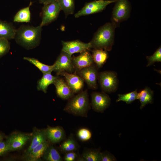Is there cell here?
Returning <instances> with one entry per match:
<instances>
[{"mask_svg":"<svg viewBox=\"0 0 161 161\" xmlns=\"http://www.w3.org/2000/svg\"><path fill=\"white\" fill-rule=\"evenodd\" d=\"M42 27L22 25L16 29L14 39L16 42L27 49H32L40 43Z\"/></svg>","mask_w":161,"mask_h":161,"instance_id":"6da1fadb","label":"cell"},{"mask_svg":"<svg viewBox=\"0 0 161 161\" xmlns=\"http://www.w3.org/2000/svg\"><path fill=\"white\" fill-rule=\"evenodd\" d=\"M117 26L112 22L106 23L99 28L90 42L91 48L111 51L114 43L115 29Z\"/></svg>","mask_w":161,"mask_h":161,"instance_id":"7a4b0ae2","label":"cell"},{"mask_svg":"<svg viewBox=\"0 0 161 161\" xmlns=\"http://www.w3.org/2000/svg\"><path fill=\"white\" fill-rule=\"evenodd\" d=\"M64 111L75 116L87 117L90 109L88 90L82 91L69 99Z\"/></svg>","mask_w":161,"mask_h":161,"instance_id":"3957f363","label":"cell"},{"mask_svg":"<svg viewBox=\"0 0 161 161\" xmlns=\"http://www.w3.org/2000/svg\"><path fill=\"white\" fill-rule=\"evenodd\" d=\"M101 89L106 93L115 92L118 87L117 74L114 71H104L98 73V79Z\"/></svg>","mask_w":161,"mask_h":161,"instance_id":"277c9868","label":"cell"},{"mask_svg":"<svg viewBox=\"0 0 161 161\" xmlns=\"http://www.w3.org/2000/svg\"><path fill=\"white\" fill-rule=\"evenodd\" d=\"M117 0H97L86 3L76 13L75 18L99 13L102 11L109 4L115 2Z\"/></svg>","mask_w":161,"mask_h":161,"instance_id":"5b68a950","label":"cell"},{"mask_svg":"<svg viewBox=\"0 0 161 161\" xmlns=\"http://www.w3.org/2000/svg\"><path fill=\"white\" fill-rule=\"evenodd\" d=\"M112 13V22L117 24L126 20L130 15V4L128 0H117Z\"/></svg>","mask_w":161,"mask_h":161,"instance_id":"8992f818","label":"cell"},{"mask_svg":"<svg viewBox=\"0 0 161 161\" xmlns=\"http://www.w3.org/2000/svg\"><path fill=\"white\" fill-rule=\"evenodd\" d=\"M61 10L57 1L49 4L44 5L41 13L42 20L40 25L42 27L55 21L58 17Z\"/></svg>","mask_w":161,"mask_h":161,"instance_id":"52a82bcc","label":"cell"},{"mask_svg":"<svg viewBox=\"0 0 161 161\" xmlns=\"http://www.w3.org/2000/svg\"><path fill=\"white\" fill-rule=\"evenodd\" d=\"M53 65V71L56 72V74L63 71L70 73L75 72L72 62V55L64 51H61Z\"/></svg>","mask_w":161,"mask_h":161,"instance_id":"ba28073f","label":"cell"},{"mask_svg":"<svg viewBox=\"0 0 161 161\" xmlns=\"http://www.w3.org/2000/svg\"><path fill=\"white\" fill-rule=\"evenodd\" d=\"M97 67L93 64L75 72L82 78L89 88L92 89L97 88L98 73Z\"/></svg>","mask_w":161,"mask_h":161,"instance_id":"9c48e42d","label":"cell"},{"mask_svg":"<svg viewBox=\"0 0 161 161\" xmlns=\"http://www.w3.org/2000/svg\"><path fill=\"white\" fill-rule=\"evenodd\" d=\"M91 106L98 112H103L110 105L111 99L106 93L95 92L91 94Z\"/></svg>","mask_w":161,"mask_h":161,"instance_id":"30bf717a","label":"cell"},{"mask_svg":"<svg viewBox=\"0 0 161 161\" xmlns=\"http://www.w3.org/2000/svg\"><path fill=\"white\" fill-rule=\"evenodd\" d=\"M56 75L57 76L60 75L64 77L65 81L74 94L83 91L84 81L81 77L75 72L70 73L63 71Z\"/></svg>","mask_w":161,"mask_h":161,"instance_id":"8fae6325","label":"cell"},{"mask_svg":"<svg viewBox=\"0 0 161 161\" xmlns=\"http://www.w3.org/2000/svg\"><path fill=\"white\" fill-rule=\"evenodd\" d=\"M61 43V51L71 55L75 53H80L91 48L90 42L85 43L78 39L70 41H62Z\"/></svg>","mask_w":161,"mask_h":161,"instance_id":"7c38bea8","label":"cell"},{"mask_svg":"<svg viewBox=\"0 0 161 161\" xmlns=\"http://www.w3.org/2000/svg\"><path fill=\"white\" fill-rule=\"evenodd\" d=\"M30 137V135L23 133H18L11 134L6 140L9 151L21 149Z\"/></svg>","mask_w":161,"mask_h":161,"instance_id":"4fadbf2b","label":"cell"},{"mask_svg":"<svg viewBox=\"0 0 161 161\" xmlns=\"http://www.w3.org/2000/svg\"><path fill=\"white\" fill-rule=\"evenodd\" d=\"M72 60L75 72L94 64L92 55L89 50L80 53L77 56H73L72 57Z\"/></svg>","mask_w":161,"mask_h":161,"instance_id":"5bb4252c","label":"cell"},{"mask_svg":"<svg viewBox=\"0 0 161 161\" xmlns=\"http://www.w3.org/2000/svg\"><path fill=\"white\" fill-rule=\"evenodd\" d=\"M53 84L55 88L57 96L63 100H69L73 97L74 94L63 79L58 76Z\"/></svg>","mask_w":161,"mask_h":161,"instance_id":"9a60e30c","label":"cell"},{"mask_svg":"<svg viewBox=\"0 0 161 161\" xmlns=\"http://www.w3.org/2000/svg\"><path fill=\"white\" fill-rule=\"evenodd\" d=\"M47 139L50 142L55 143L60 142L65 138V131L62 127L48 126L45 130Z\"/></svg>","mask_w":161,"mask_h":161,"instance_id":"2e32d148","label":"cell"},{"mask_svg":"<svg viewBox=\"0 0 161 161\" xmlns=\"http://www.w3.org/2000/svg\"><path fill=\"white\" fill-rule=\"evenodd\" d=\"M16 29L11 23L0 20V37L8 40L14 39Z\"/></svg>","mask_w":161,"mask_h":161,"instance_id":"e0dca14e","label":"cell"},{"mask_svg":"<svg viewBox=\"0 0 161 161\" xmlns=\"http://www.w3.org/2000/svg\"><path fill=\"white\" fill-rule=\"evenodd\" d=\"M49 145V142L47 140L41 143L26 154V160L30 161H37L39 160L42 157Z\"/></svg>","mask_w":161,"mask_h":161,"instance_id":"ac0fdd59","label":"cell"},{"mask_svg":"<svg viewBox=\"0 0 161 161\" xmlns=\"http://www.w3.org/2000/svg\"><path fill=\"white\" fill-rule=\"evenodd\" d=\"M58 76L52 75L51 72L43 74L42 77L38 81V90L46 93L49 86L53 83Z\"/></svg>","mask_w":161,"mask_h":161,"instance_id":"d6986e66","label":"cell"},{"mask_svg":"<svg viewBox=\"0 0 161 161\" xmlns=\"http://www.w3.org/2000/svg\"><path fill=\"white\" fill-rule=\"evenodd\" d=\"M154 93L149 87H145L138 93L137 99L140 103V109L143 108L146 105L153 102Z\"/></svg>","mask_w":161,"mask_h":161,"instance_id":"ffe728a7","label":"cell"},{"mask_svg":"<svg viewBox=\"0 0 161 161\" xmlns=\"http://www.w3.org/2000/svg\"><path fill=\"white\" fill-rule=\"evenodd\" d=\"M92 52L94 62L96 67L98 68L101 67L109 57L107 51L102 49H93Z\"/></svg>","mask_w":161,"mask_h":161,"instance_id":"44dd1931","label":"cell"},{"mask_svg":"<svg viewBox=\"0 0 161 161\" xmlns=\"http://www.w3.org/2000/svg\"><path fill=\"white\" fill-rule=\"evenodd\" d=\"M46 140L45 130H39L34 132L32 135L31 144L26 151V154L32 149Z\"/></svg>","mask_w":161,"mask_h":161,"instance_id":"7402d4cb","label":"cell"},{"mask_svg":"<svg viewBox=\"0 0 161 161\" xmlns=\"http://www.w3.org/2000/svg\"><path fill=\"white\" fill-rule=\"evenodd\" d=\"M32 3L30 2L28 6L21 9L16 13L13 18L14 22L21 23L30 22L31 19L30 7Z\"/></svg>","mask_w":161,"mask_h":161,"instance_id":"603a6c76","label":"cell"},{"mask_svg":"<svg viewBox=\"0 0 161 161\" xmlns=\"http://www.w3.org/2000/svg\"><path fill=\"white\" fill-rule=\"evenodd\" d=\"M47 161H62V158L57 150L52 146L49 145L42 157Z\"/></svg>","mask_w":161,"mask_h":161,"instance_id":"cb8c5ba5","label":"cell"},{"mask_svg":"<svg viewBox=\"0 0 161 161\" xmlns=\"http://www.w3.org/2000/svg\"><path fill=\"white\" fill-rule=\"evenodd\" d=\"M78 144L74 138L71 135L61 144L60 148L63 152H67L75 151L78 148Z\"/></svg>","mask_w":161,"mask_h":161,"instance_id":"d4e9b609","label":"cell"},{"mask_svg":"<svg viewBox=\"0 0 161 161\" xmlns=\"http://www.w3.org/2000/svg\"><path fill=\"white\" fill-rule=\"evenodd\" d=\"M24 59L27 61L38 69L43 74L51 72L54 71V66L43 64L38 59L32 58L24 57Z\"/></svg>","mask_w":161,"mask_h":161,"instance_id":"484cf974","label":"cell"},{"mask_svg":"<svg viewBox=\"0 0 161 161\" xmlns=\"http://www.w3.org/2000/svg\"><path fill=\"white\" fill-rule=\"evenodd\" d=\"M61 10L66 16L74 13L75 9V0H57Z\"/></svg>","mask_w":161,"mask_h":161,"instance_id":"4316f807","label":"cell"},{"mask_svg":"<svg viewBox=\"0 0 161 161\" xmlns=\"http://www.w3.org/2000/svg\"><path fill=\"white\" fill-rule=\"evenodd\" d=\"M101 153L97 150L89 149L83 153L82 157L85 161H101Z\"/></svg>","mask_w":161,"mask_h":161,"instance_id":"83f0119b","label":"cell"},{"mask_svg":"<svg viewBox=\"0 0 161 161\" xmlns=\"http://www.w3.org/2000/svg\"><path fill=\"white\" fill-rule=\"evenodd\" d=\"M138 93L137 90L125 94H118V98L116 101L118 102L120 101H123L127 104H130L137 99Z\"/></svg>","mask_w":161,"mask_h":161,"instance_id":"f1b7e54d","label":"cell"},{"mask_svg":"<svg viewBox=\"0 0 161 161\" xmlns=\"http://www.w3.org/2000/svg\"><path fill=\"white\" fill-rule=\"evenodd\" d=\"M148 63L147 66H148L154 64L156 62H161V46L156 50L151 55L146 57Z\"/></svg>","mask_w":161,"mask_h":161,"instance_id":"f546056e","label":"cell"},{"mask_svg":"<svg viewBox=\"0 0 161 161\" xmlns=\"http://www.w3.org/2000/svg\"><path fill=\"white\" fill-rule=\"evenodd\" d=\"M77 135L80 140L84 142L88 141L91 138L92 134L91 131L88 129L82 128L78 130Z\"/></svg>","mask_w":161,"mask_h":161,"instance_id":"4dcf8cb0","label":"cell"},{"mask_svg":"<svg viewBox=\"0 0 161 161\" xmlns=\"http://www.w3.org/2000/svg\"><path fill=\"white\" fill-rule=\"evenodd\" d=\"M10 49V44L8 40L0 37V58L8 52Z\"/></svg>","mask_w":161,"mask_h":161,"instance_id":"1f68e13d","label":"cell"},{"mask_svg":"<svg viewBox=\"0 0 161 161\" xmlns=\"http://www.w3.org/2000/svg\"><path fill=\"white\" fill-rule=\"evenodd\" d=\"M115 157L110 153L105 151L101 153V161H116Z\"/></svg>","mask_w":161,"mask_h":161,"instance_id":"d6a6232c","label":"cell"},{"mask_svg":"<svg viewBox=\"0 0 161 161\" xmlns=\"http://www.w3.org/2000/svg\"><path fill=\"white\" fill-rule=\"evenodd\" d=\"M77 158V155L74 151H70L65 153L64 160L65 161H74Z\"/></svg>","mask_w":161,"mask_h":161,"instance_id":"836d02e7","label":"cell"},{"mask_svg":"<svg viewBox=\"0 0 161 161\" xmlns=\"http://www.w3.org/2000/svg\"><path fill=\"white\" fill-rule=\"evenodd\" d=\"M9 151L8 145L6 141L3 140L0 141V156Z\"/></svg>","mask_w":161,"mask_h":161,"instance_id":"e575fe53","label":"cell"},{"mask_svg":"<svg viewBox=\"0 0 161 161\" xmlns=\"http://www.w3.org/2000/svg\"><path fill=\"white\" fill-rule=\"evenodd\" d=\"M39 2L44 5H47L53 3L57 0H38Z\"/></svg>","mask_w":161,"mask_h":161,"instance_id":"d590c367","label":"cell"},{"mask_svg":"<svg viewBox=\"0 0 161 161\" xmlns=\"http://www.w3.org/2000/svg\"><path fill=\"white\" fill-rule=\"evenodd\" d=\"M4 136L3 134L0 133V141L3 140Z\"/></svg>","mask_w":161,"mask_h":161,"instance_id":"8d00e7d4","label":"cell"}]
</instances>
